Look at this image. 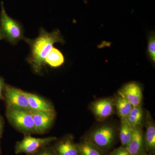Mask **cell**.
<instances>
[{
	"mask_svg": "<svg viewBox=\"0 0 155 155\" xmlns=\"http://www.w3.org/2000/svg\"><path fill=\"white\" fill-rule=\"evenodd\" d=\"M85 136L100 149L108 153L115 144L116 132L112 125L104 124L93 129Z\"/></svg>",
	"mask_w": 155,
	"mask_h": 155,
	"instance_id": "obj_3",
	"label": "cell"
},
{
	"mask_svg": "<svg viewBox=\"0 0 155 155\" xmlns=\"http://www.w3.org/2000/svg\"><path fill=\"white\" fill-rule=\"evenodd\" d=\"M31 155H56L51 146H48L40 150L35 154Z\"/></svg>",
	"mask_w": 155,
	"mask_h": 155,
	"instance_id": "obj_20",
	"label": "cell"
},
{
	"mask_svg": "<svg viewBox=\"0 0 155 155\" xmlns=\"http://www.w3.org/2000/svg\"><path fill=\"white\" fill-rule=\"evenodd\" d=\"M57 139V137L54 136L38 138L30 135H25L22 140L16 143L14 152L17 155L22 153L32 155L49 146Z\"/></svg>",
	"mask_w": 155,
	"mask_h": 155,
	"instance_id": "obj_5",
	"label": "cell"
},
{
	"mask_svg": "<svg viewBox=\"0 0 155 155\" xmlns=\"http://www.w3.org/2000/svg\"><path fill=\"white\" fill-rule=\"evenodd\" d=\"M1 153H2V150H1V145H0V155H1Z\"/></svg>",
	"mask_w": 155,
	"mask_h": 155,
	"instance_id": "obj_25",
	"label": "cell"
},
{
	"mask_svg": "<svg viewBox=\"0 0 155 155\" xmlns=\"http://www.w3.org/2000/svg\"><path fill=\"white\" fill-rule=\"evenodd\" d=\"M78 143L80 155H109V153L97 146L86 137H82Z\"/></svg>",
	"mask_w": 155,
	"mask_h": 155,
	"instance_id": "obj_14",
	"label": "cell"
},
{
	"mask_svg": "<svg viewBox=\"0 0 155 155\" xmlns=\"http://www.w3.org/2000/svg\"><path fill=\"white\" fill-rule=\"evenodd\" d=\"M0 33L3 39L13 45L25 39L24 29L21 23L13 19L7 14L3 2L1 3L0 14Z\"/></svg>",
	"mask_w": 155,
	"mask_h": 155,
	"instance_id": "obj_2",
	"label": "cell"
},
{
	"mask_svg": "<svg viewBox=\"0 0 155 155\" xmlns=\"http://www.w3.org/2000/svg\"><path fill=\"white\" fill-rule=\"evenodd\" d=\"M133 131V127L130 126L126 118L121 119L119 134L121 147H126L132 137Z\"/></svg>",
	"mask_w": 155,
	"mask_h": 155,
	"instance_id": "obj_16",
	"label": "cell"
},
{
	"mask_svg": "<svg viewBox=\"0 0 155 155\" xmlns=\"http://www.w3.org/2000/svg\"><path fill=\"white\" fill-rule=\"evenodd\" d=\"M6 115L11 125L25 135L35 133L30 111L7 107Z\"/></svg>",
	"mask_w": 155,
	"mask_h": 155,
	"instance_id": "obj_4",
	"label": "cell"
},
{
	"mask_svg": "<svg viewBox=\"0 0 155 155\" xmlns=\"http://www.w3.org/2000/svg\"><path fill=\"white\" fill-rule=\"evenodd\" d=\"M54 142L51 146L56 155H80L78 143L71 134L57 139Z\"/></svg>",
	"mask_w": 155,
	"mask_h": 155,
	"instance_id": "obj_9",
	"label": "cell"
},
{
	"mask_svg": "<svg viewBox=\"0 0 155 155\" xmlns=\"http://www.w3.org/2000/svg\"><path fill=\"white\" fill-rule=\"evenodd\" d=\"M91 111L98 120L104 121L112 116L115 112L114 99L104 98L95 101L90 106Z\"/></svg>",
	"mask_w": 155,
	"mask_h": 155,
	"instance_id": "obj_8",
	"label": "cell"
},
{
	"mask_svg": "<svg viewBox=\"0 0 155 155\" xmlns=\"http://www.w3.org/2000/svg\"><path fill=\"white\" fill-rule=\"evenodd\" d=\"M31 110L37 111H51L55 110L52 104L42 97L34 94L24 91Z\"/></svg>",
	"mask_w": 155,
	"mask_h": 155,
	"instance_id": "obj_13",
	"label": "cell"
},
{
	"mask_svg": "<svg viewBox=\"0 0 155 155\" xmlns=\"http://www.w3.org/2000/svg\"><path fill=\"white\" fill-rule=\"evenodd\" d=\"M3 39V38L2 35L1 34V33H0V41L2 40Z\"/></svg>",
	"mask_w": 155,
	"mask_h": 155,
	"instance_id": "obj_24",
	"label": "cell"
},
{
	"mask_svg": "<svg viewBox=\"0 0 155 155\" xmlns=\"http://www.w3.org/2000/svg\"><path fill=\"white\" fill-rule=\"evenodd\" d=\"M144 113L141 105L133 107L126 119L128 123L133 128L143 126L144 121Z\"/></svg>",
	"mask_w": 155,
	"mask_h": 155,
	"instance_id": "obj_17",
	"label": "cell"
},
{
	"mask_svg": "<svg viewBox=\"0 0 155 155\" xmlns=\"http://www.w3.org/2000/svg\"><path fill=\"white\" fill-rule=\"evenodd\" d=\"M143 155H152L149 154H148V153H146V154H144Z\"/></svg>",
	"mask_w": 155,
	"mask_h": 155,
	"instance_id": "obj_26",
	"label": "cell"
},
{
	"mask_svg": "<svg viewBox=\"0 0 155 155\" xmlns=\"http://www.w3.org/2000/svg\"><path fill=\"white\" fill-rule=\"evenodd\" d=\"M5 85V84L4 78L0 77V100L4 99V91Z\"/></svg>",
	"mask_w": 155,
	"mask_h": 155,
	"instance_id": "obj_22",
	"label": "cell"
},
{
	"mask_svg": "<svg viewBox=\"0 0 155 155\" xmlns=\"http://www.w3.org/2000/svg\"><path fill=\"white\" fill-rule=\"evenodd\" d=\"M24 41L30 48V54L28 61L35 72L39 73L45 65V59L57 43L63 44L64 40L60 31L56 30L48 32L41 28L39 34L34 39L25 38Z\"/></svg>",
	"mask_w": 155,
	"mask_h": 155,
	"instance_id": "obj_1",
	"label": "cell"
},
{
	"mask_svg": "<svg viewBox=\"0 0 155 155\" xmlns=\"http://www.w3.org/2000/svg\"><path fill=\"white\" fill-rule=\"evenodd\" d=\"M118 93L129 102L133 107L142 105L143 97L142 91L139 84L136 82L126 84L119 90Z\"/></svg>",
	"mask_w": 155,
	"mask_h": 155,
	"instance_id": "obj_10",
	"label": "cell"
},
{
	"mask_svg": "<svg viewBox=\"0 0 155 155\" xmlns=\"http://www.w3.org/2000/svg\"></svg>",
	"mask_w": 155,
	"mask_h": 155,
	"instance_id": "obj_27",
	"label": "cell"
},
{
	"mask_svg": "<svg viewBox=\"0 0 155 155\" xmlns=\"http://www.w3.org/2000/svg\"><path fill=\"white\" fill-rule=\"evenodd\" d=\"M3 128H4V122L1 114H0V138L2 135Z\"/></svg>",
	"mask_w": 155,
	"mask_h": 155,
	"instance_id": "obj_23",
	"label": "cell"
},
{
	"mask_svg": "<svg viewBox=\"0 0 155 155\" xmlns=\"http://www.w3.org/2000/svg\"><path fill=\"white\" fill-rule=\"evenodd\" d=\"M109 155H131L125 147L120 146L109 153Z\"/></svg>",
	"mask_w": 155,
	"mask_h": 155,
	"instance_id": "obj_21",
	"label": "cell"
},
{
	"mask_svg": "<svg viewBox=\"0 0 155 155\" xmlns=\"http://www.w3.org/2000/svg\"><path fill=\"white\" fill-rule=\"evenodd\" d=\"M64 63V55L58 49L53 47L45 59V64H47L53 68H57Z\"/></svg>",
	"mask_w": 155,
	"mask_h": 155,
	"instance_id": "obj_18",
	"label": "cell"
},
{
	"mask_svg": "<svg viewBox=\"0 0 155 155\" xmlns=\"http://www.w3.org/2000/svg\"><path fill=\"white\" fill-rule=\"evenodd\" d=\"M4 99L5 101L7 107L28 111L31 110L24 91L17 87L5 84Z\"/></svg>",
	"mask_w": 155,
	"mask_h": 155,
	"instance_id": "obj_6",
	"label": "cell"
},
{
	"mask_svg": "<svg viewBox=\"0 0 155 155\" xmlns=\"http://www.w3.org/2000/svg\"><path fill=\"white\" fill-rule=\"evenodd\" d=\"M148 51L150 58L155 62V37L154 34L151 35L149 38Z\"/></svg>",
	"mask_w": 155,
	"mask_h": 155,
	"instance_id": "obj_19",
	"label": "cell"
},
{
	"mask_svg": "<svg viewBox=\"0 0 155 155\" xmlns=\"http://www.w3.org/2000/svg\"><path fill=\"white\" fill-rule=\"evenodd\" d=\"M143 126L134 128L132 137L126 148L131 155H143L147 153Z\"/></svg>",
	"mask_w": 155,
	"mask_h": 155,
	"instance_id": "obj_11",
	"label": "cell"
},
{
	"mask_svg": "<svg viewBox=\"0 0 155 155\" xmlns=\"http://www.w3.org/2000/svg\"><path fill=\"white\" fill-rule=\"evenodd\" d=\"M114 99L115 110L119 118L121 119L127 118L133 106L118 93Z\"/></svg>",
	"mask_w": 155,
	"mask_h": 155,
	"instance_id": "obj_15",
	"label": "cell"
},
{
	"mask_svg": "<svg viewBox=\"0 0 155 155\" xmlns=\"http://www.w3.org/2000/svg\"><path fill=\"white\" fill-rule=\"evenodd\" d=\"M33 119L35 133L43 134L52 126L56 117L55 110L51 111H37L31 110Z\"/></svg>",
	"mask_w": 155,
	"mask_h": 155,
	"instance_id": "obj_7",
	"label": "cell"
},
{
	"mask_svg": "<svg viewBox=\"0 0 155 155\" xmlns=\"http://www.w3.org/2000/svg\"><path fill=\"white\" fill-rule=\"evenodd\" d=\"M144 121L146 130L143 134L147 153L149 154L155 155V122L151 115L148 111H147L146 113Z\"/></svg>",
	"mask_w": 155,
	"mask_h": 155,
	"instance_id": "obj_12",
	"label": "cell"
}]
</instances>
